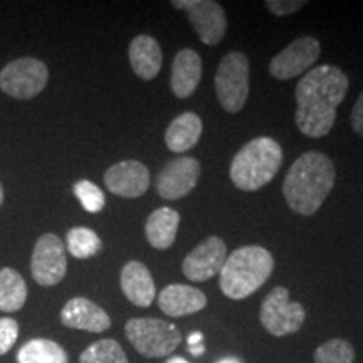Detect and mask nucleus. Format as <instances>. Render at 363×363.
<instances>
[{
    "instance_id": "obj_10",
    "label": "nucleus",
    "mask_w": 363,
    "mask_h": 363,
    "mask_svg": "<svg viewBox=\"0 0 363 363\" xmlns=\"http://www.w3.org/2000/svg\"><path fill=\"white\" fill-rule=\"evenodd\" d=\"M321 54L320 40L313 35L294 39L291 44L279 54H276L269 62V74L279 81H288L298 76H305L313 69Z\"/></svg>"
},
{
    "instance_id": "obj_30",
    "label": "nucleus",
    "mask_w": 363,
    "mask_h": 363,
    "mask_svg": "<svg viewBox=\"0 0 363 363\" xmlns=\"http://www.w3.org/2000/svg\"><path fill=\"white\" fill-rule=\"evenodd\" d=\"M350 121L353 131L363 138V91L360 93V96H358L355 106H353Z\"/></svg>"
},
{
    "instance_id": "obj_9",
    "label": "nucleus",
    "mask_w": 363,
    "mask_h": 363,
    "mask_svg": "<svg viewBox=\"0 0 363 363\" xmlns=\"http://www.w3.org/2000/svg\"><path fill=\"white\" fill-rule=\"evenodd\" d=\"M172 6L187 13L199 39L206 45H219L227 33V17L214 0H174Z\"/></svg>"
},
{
    "instance_id": "obj_3",
    "label": "nucleus",
    "mask_w": 363,
    "mask_h": 363,
    "mask_svg": "<svg viewBox=\"0 0 363 363\" xmlns=\"http://www.w3.org/2000/svg\"><path fill=\"white\" fill-rule=\"evenodd\" d=\"M274 271L271 252L261 246L238 247L227 259L220 271V289L229 299L251 296L269 279Z\"/></svg>"
},
{
    "instance_id": "obj_16",
    "label": "nucleus",
    "mask_w": 363,
    "mask_h": 363,
    "mask_svg": "<svg viewBox=\"0 0 363 363\" xmlns=\"http://www.w3.org/2000/svg\"><path fill=\"white\" fill-rule=\"evenodd\" d=\"M207 306V296L201 289L187 284H169L158 294V308L167 316L182 318L202 311Z\"/></svg>"
},
{
    "instance_id": "obj_7",
    "label": "nucleus",
    "mask_w": 363,
    "mask_h": 363,
    "mask_svg": "<svg viewBox=\"0 0 363 363\" xmlns=\"http://www.w3.org/2000/svg\"><path fill=\"white\" fill-rule=\"evenodd\" d=\"M259 318L264 330L272 337H288L301 330L306 311L301 303L289 299L288 289L276 286L262 299Z\"/></svg>"
},
{
    "instance_id": "obj_17",
    "label": "nucleus",
    "mask_w": 363,
    "mask_h": 363,
    "mask_svg": "<svg viewBox=\"0 0 363 363\" xmlns=\"http://www.w3.org/2000/svg\"><path fill=\"white\" fill-rule=\"evenodd\" d=\"M120 284L128 301L138 308H148L157 296L152 272L140 261L126 262L121 269Z\"/></svg>"
},
{
    "instance_id": "obj_1",
    "label": "nucleus",
    "mask_w": 363,
    "mask_h": 363,
    "mask_svg": "<svg viewBox=\"0 0 363 363\" xmlns=\"http://www.w3.org/2000/svg\"><path fill=\"white\" fill-rule=\"evenodd\" d=\"M348 88V76L333 65L316 66L301 76L294 89V123L298 130L310 138L328 135L337 121V108L343 103Z\"/></svg>"
},
{
    "instance_id": "obj_33",
    "label": "nucleus",
    "mask_w": 363,
    "mask_h": 363,
    "mask_svg": "<svg viewBox=\"0 0 363 363\" xmlns=\"http://www.w3.org/2000/svg\"><path fill=\"white\" fill-rule=\"evenodd\" d=\"M165 363H190V362H187L185 358H182V357H172Z\"/></svg>"
},
{
    "instance_id": "obj_14",
    "label": "nucleus",
    "mask_w": 363,
    "mask_h": 363,
    "mask_svg": "<svg viewBox=\"0 0 363 363\" xmlns=\"http://www.w3.org/2000/svg\"><path fill=\"white\" fill-rule=\"evenodd\" d=\"M104 185L118 197L138 199L150 187V172L142 162L123 160L106 170Z\"/></svg>"
},
{
    "instance_id": "obj_8",
    "label": "nucleus",
    "mask_w": 363,
    "mask_h": 363,
    "mask_svg": "<svg viewBox=\"0 0 363 363\" xmlns=\"http://www.w3.org/2000/svg\"><path fill=\"white\" fill-rule=\"evenodd\" d=\"M49 79L48 66L34 57H22L0 71V89L17 99L38 96Z\"/></svg>"
},
{
    "instance_id": "obj_27",
    "label": "nucleus",
    "mask_w": 363,
    "mask_h": 363,
    "mask_svg": "<svg viewBox=\"0 0 363 363\" xmlns=\"http://www.w3.org/2000/svg\"><path fill=\"white\" fill-rule=\"evenodd\" d=\"M74 195L79 199V202L83 203L84 211L91 212V214H98L103 211L106 199H104L103 190L94 185L89 180H79L74 184Z\"/></svg>"
},
{
    "instance_id": "obj_24",
    "label": "nucleus",
    "mask_w": 363,
    "mask_h": 363,
    "mask_svg": "<svg viewBox=\"0 0 363 363\" xmlns=\"http://www.w3.org/2000/svg\"><path fill=\"white\" fill-rule=\"evenodd\" d=\"M101 239L88 227H72L67 233V251L76 259H88L101 251Z\"/></svg>"
},
{
    "instance_id": "obj_29",
    "label": "nucleus",
    "mask_w": 363,
    "mask_h": 363,
    "mask_svg": "<svg viewBox=\"0 0 363 363\" xmlns=\"http://www.w3.org/2000/svg\"><path fill=\"white\" fill-rule=\"evenodd\" d=\"M306 0H267L266 7L267 11L278 17L291 16V13L298 12L299 9L306 6Z\"/></svg>"
},
{
    "instance_id": "obj_26",
    "label": "nucleus",
    "mask_w": 363,
    "mask_h": 363,
    "mask_svg": "<svg viewBox=\"0 0 363 363\" xmlns=\"http://www.w3.org/2000/svg\"><path fill=\"white\" fill-rule=\"evenodd\" d=\"M315 363H353L355 362V350L352 343L343 338H333L321 343L313 353Z\"/></svg>"
},
{
    "instance_id": "obj_22",
    "label": "nucleus",
    "mask_w": 363,
    "mask_h": 363,
    "mask_svg": "<svg viewBox=\"0 0 363 363\" xmlns=\"http://www.w3.org/2000/svg\"><path fill=\"white\" fill-rule=\"evenodd\" d=\"M26 299L27 284L24 278L12 267L0 269V311H19L24 306Z\"/></svg>"
},
{
    "instance_id": "obj_21",
    "label": "nucleus",
    "mask_w": 363,
    "mask_h": 363,
    "mask_svg": "<svg viewBox=\"0 0 363 363\" xmlns=\"http://www.w3.org/2000/svg\"><path fill=\"white\" fill-rule=\"evenodd\" d=\"M203 123L201 116L192 111L182 113L172 120L169 128L165 131V145L170 152L185 153L192 150L199 143L202 136Z\"/></svg>"
},
{
    "instance_id": "obj_12",
    "label": "nucleus",
    "mask_w": 363,
    "mask_h": 363,
    "mask_svg": "<svg viewBox=\"0 0 363 363\" xmlns=\"http://www.w3.org/2000/svg\"><path fill=\"white\" fill-rule=\"evenodd\" d=\"M201 162L192 157H177L157 175V192L165 201H179L197 187L201 177Z\"/></svg>"
},
{
    "instance_id": "obj_5",
    "label": "nucleus",
    "mask_w": 363,
    "mask_h": 363,
    "mask_svg": "<svg viewBox=\"0 0 363 363\" xmlns=\"http://www.w3.org/2000/svg\"><path fill=\"white\" fill-rule=\"evenodd\" d=\"M125 335L140 355L163 358L174 353L182 343V333L174 323L158 318H131Z\"/></svg>"
},
{
    "instance_id": "obj_20",
    "label": "nucleus",
    "mask_w": 363,
    "mask_h": 363,
    "mask_svg": "<svg viewBox=\"0 0 363 363\" xmlns=\"http://www.w3.org/2000/svg\"><path fill=\"white\" fill-rule=\"evenodd\" d=\"M180 225V214L175 208L160 207L153 211L145 222V235L148 244L158 251L174 246Z\"/></svg>"
},
{
    "instance_id": "obj_32",
    "label": "nucleus",
    "mask_w": 363,
    "mask_h": 363,
    "mask_svg": "<svg viewBox=\"0 0 363 363\" xmlns=\"http://www.w3.org/2000/svg\"><path fill=\"white\" fill-rule=\"evenodd\" d=\"M189 347L190 345H199V343H203V335L201 333V331H194L192 335H190L189 340H187Z\"/></svg>"
},
{
    "instance_id": "obj_18",
    "label": "nucleus",
    "mask_w": 363,
    "mask_h": 363,
    "mask_svg": "<svg viewBox=\"0 0 363 363\" xmlns=\"http://www.w3.org/2000/svg\"><path fill=\"white\" fill-rule=\"evenodd\" d=\"M202 79V57L194 49H182L172 62L170 88L177 98H190Z\"/></svg>"
},
{
    "instance_id": "obj_23",
    "label": "nucleus",
    "mask_w": 363,
    "mask_h": 363,
    "mask_svg": "<svg viewBox=\"0 0 363 363\" xmlns=\"http://www.w3.org/2000/svg\"><path fill=\"white\" fill-rule=\"evenodd\" d=\"M17 363H69L67 353L52 340L35 338L27 342L17 353Z\"/></svg>"
},
{
    "instance_id": "obj_15",
    "label": "nucleus",
    "mask_w": 363,
    "mask_h": 363,
    "mask_svg": "<svg viewBox=\"0 0 363 363\" xmlns=\"http://www.w3.org/2000/svg\"><path fill=\"white\" fill-rule=\"evenodd\" d=\"M61 323L71 330L103 333L111 326V318L96 303L78 296L69 299L61 310Z\"/></svg>"
},
{
    "instance_id": "obj_31",
    "label": "nucleus",
    "mask_w": 363,
    "mask_h": 363,
    "mask_svg": "<svg viewBox=\"0 0 363 363\" xmlns=\"http://www.w3.org/2000/svg\"><path fill=\"white\" fill-rule=\"evenodd\" d=\"M189 352L192 353L194 357H202L203 355V352H206V345L203 343H199V345H190L189 347Z\"/></svg>"
},
{
    "instance_id": "obj_34",
    "label": "nucleus",
    "mask_w": 363,
    "mask_h": 363,
    "mask_svg": "<svg viewBox=\"0 0 363 363\" xmlns=\"http://www.w3.org/2000/svg\"><path fill=\"white\" fill-rule=\"evenodd\" d=\"M219 363H240L238 358H233V357H229V358H224V360H220Z\"/></svg>"
},
{
    "instance_id": "obj_28",
    "label": "nucleus",
    "mask_w": 363,
    "mask_h": 363,
    "mask_svg": "<svg viewBox=\"0 0 363 363\" xmlns=\"http://www.w3.org/2000/svg\"><path fill=\"white\" fill-rule=\"evenodd\" d=\"M19 337V323L12 318H0V355L6 353L13 347Z\"/></svg>"
},
{
    "instance_id": "obj_35",
    "label": "nucleus",
    "mask_w": 363,
    "mask_h": 363,
    "mask_svg": "<svg viewBox=\"0 0 363 363\" xmlns=\"http://www.w3.org/2000/svg\"><path fill=\"white\" fill-rule=\"evenodd\" d=\"M4 202V189H2V184H0V206H2Z\"/></svg>"
},
{
    "instance_id": "obj_2",
    "label": "nucleus",
    "mask_w": 363,
    "mask_h": 363,
    "mask_svg": "<svg viewBox=\"0 0 363 363\" xmlns=\"http://www.w3.org/2000/svg\"><path fill=\"white\" fill-rule=\"evenodd\" d=\"M337 180V169L328 155L306 152L289 167L283 182V195L294 214L315 216Z\"/></svg>"
},
{
    "instance_id": "obj_19",
    "label": "nucleus",
    "mask_w": 363,
    "mask_h": 363,
    "mask_svg": "<svg viewBox=\"0 0 363 363\" xmlns=\"http://www.w3.org/2000/svg\"><path fill=\"white\" fill-rule=\"evenodd\" d=\"M131 69L140 79L152 81L158 76L163 65V54L160 44L155 38L140 34L131 40L128 49Z\"/></svg>"
},
{
    "instance_id": "obj_6",
    "label": "nucleus",
    "mask_w": 363,
    "mask_h": 363,
    "mask_svg": "<svg viewBox=\"0 0 363 363\" xmlns=\"http://www.w3.org/2000/svg\"><path fill=\"white\" fill-rule=\"evenodd\" d=\"M216 96L224 111L235 115L249 98V59L240 51H230L220 59L214 76Z\"/></svg>"
},
{
    "instance_id": "obj_13",
    "label": "nucleus",
    "mask_w": 363,
    "mask_h": 363,
    "mask_svg": "<svg viewBox=\"0 0 363 363\" xmlns=\"http://www.w3.org/2000/svg\"><path fill=\"white\" fill-rule=\"evenodd\" d=\"M227 259V246L219 235H211L197 244L182 262L184 276L194 283H206L220 274Z\"/></svg>"
},
{
    "instance_id": "obj_25",
    "label": "nucleus",
    "mask_w": 363,
    "mask_h": 363,
    "mask_svg": "<svg viewBox=\"0 0 363 363\" xmlns=\"http://www.w3.org/2000/svg\"><path fill=\"white\" fill-rule=\"evenodd\" d=\"M79 363H130L128 357L116 340L104 338L91 343L81 353Z\"/></svg>"
},
{
    "instance_id": "obj_4",
    "label": "nucleus",
    "mask_w": 363,
    "mask_h": 363,
    "mask_svg": "<svg viewBox=\"0 0 363 363\" xmlns=\"http://www.w3.org/2000/svg\"><path fill=\"white\" fill-rule=\"evenodd\" d=\"M283 163V148L269 136L247 142L230 162L229 177L239 190L254 192L274 179Z\"/></svg>"
},
{
    "instance_id": "obj_11",
    "label": "nucleus",
    "mask_w": 363,
    "mask_h": 363,
    "mask_svg": "<svg viewBox=\"0 0 363 363\" xmlns=\"http://www.w3.org/2000/svg\"><path fill=\"white\" fill-rule=\"evenodd\" d=\"M30 271L38 284L56 286L65 279L67 271L65 242L56 234L40 235L30 257Z\"/></svg>"
}]
</instances>
